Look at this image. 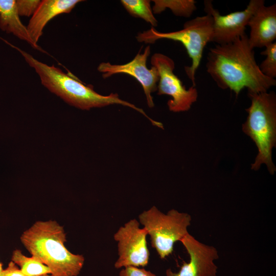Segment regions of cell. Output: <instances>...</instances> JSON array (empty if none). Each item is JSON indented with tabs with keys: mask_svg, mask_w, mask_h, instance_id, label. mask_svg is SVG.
<instances>
[{
	"mask_svg": "<svg viewBox=\"0 0 276 276\" xmlns=\"http://www.w3.org/2000/svg\"><path fill=\"white\" fill-rule=\"evenodd\" d=\"M2 264L0 262V276H2L3 271Z\"/></svg>",
	"mask_w": 276,
	"mask_h": 276,
	"instance_id": "22",
	"label": "cell"
},
{
	"mask_svg": "<svg viewBox=\"0 0 276 276\" xmlns=\"http://www.w3.org/2000/svg\"><path fill=\"white\" fill-rule=\"evenodd\" d=\"M12 261L20 267V270L27 276H43L51 274L49 268L34 257H28L19 249L12 254Z\"/></svg>",
	"mask_w": 276,
	"mask_h": 276,
	"instance_id": "16",
	"label": "cell"
},
{
	"mask_svg": "<svg viewBox=\"0 0 276 276\" xmlns=\"http://www.w3.org/2000/svg\"><path fill=\"white\" fill-rule=\"evenodd\" d=\"M0 29L27 42L34 49L47 53L33 41L27 27L21 22L17 12L16 0H0Z\"/></svg>",
	"mask_w": 276,
	"mask_h": 276,
	"instance_id": "14",
	"label": "cell"
},
{
	"mask_svg": "<svg viewBox=\"0 0 276 276\" xmlns=\"http://www.w3.org/2000/svg\"><path fill=\"white\" fill-rule=\"evenodd\" d=\"M250 106L242 130L256 144L258 152L251 169L258 170L262 164L273 174L276 168L272 160V150L276 143V97L274 92L248 93Z\"/></svg>",
	"mask_w": 276,
	"mask_h": 276,
	"instance_id": "4",
	"label": "cell"
},
{
	"mask_svg": "<svg viewBox=\"0 0 276 276\" xmlns=\"http://www.w3.org/2000/svg\"><path fill=\"white\" fill-rule=\"evenodd\" d=\"M152 8L153 14H159L167 8L179 16L190 17L196 10V2L194 0H154Z\"/></svg>",
	"mask_w": 276,
	"mask_h": 276,
	"instance_id": "15",
	"label": "cell"
},
{
	"mask_svg": "<svg viewBox=\"0 0 276 276\" xmlns=\"http://www.w3.org/2000/svg\"><path fill=\"white\" fill-rule=\"evenodd\" d=\"M121 3L130 15L143 19L153 28L157 26V21L151 7L150 1L122 0Z\"/></svg>",
	"mask_w": 276,
	"mask_h": 276,
	"instance_id": "17",
	"label": "cell"
},
{
	"mask_svg": "<svg viewBox=\"0 0 276 276\" xmlns=\"http://www.w3.org/2000/svg\"><path fill=\"white\" fill-rule=\"evenodd\" d=\"M2 276H27L12 261L9 263L7 268L3 271Z\"/></svg>",
	"mask_w": 276,
	"mask_h": 276,
	"instance_id": "21",
	"label": "cell"
},
{
	"mask_svg": "<svg viewBox=\"0 0 276 276\" xmlns=\"http://www.w3.org/2000/svg\"><path fill=\"white\" fill-rule=\"evenodd\" d=\"M2 39L20 53L26 62L38 74L42 85L68 104L82 110L119 104L136 110L150 121L152 120L143 109L122 100L117 94L111 93L108 96L100 95L94 90L92 86L82 83L72 74L64 73L54 65H49L41 62L28 52Z\"/></svg>",
	"mask_w": 276,
	"mask_h": 276,
	"instance_id": "2",
	"label": "cell"
},
{
	"mask_svg": "<svg viewBox=\"0 0 276 276\" xmlns=\"http://www.w3.org/2000/svg\"><path fill=\"white\" fill-rule=\"evenodd\" d=\"M139 219L150 236L151 246L162 259L171 254L174 243L189 233L192 220L187 213L172 209L164 214L155 206L143 212Z\"/></svg>",
	"mask_w": 276,
	"mask_h": 276,
	"instance_id": "6",
	"label": "cell"
},
{
	"mask_svg": "<svg viewBox=\"0 0 276 276\" xmlns=\"http://www.w3.org/2000/svg\"><path fill=\"white\" fill-rule=\"evenodd\" d=\"M213 20L208 14L197 16L186 22L183 29L174 32L163 33L151 27L149 30L139 33L136 38L140 42L154 43L160 39H167L181 42L186 48L191 59L190 66H185V71L192 81L193 86H196L195 74L200 65L203 50L212 35Z\"/></svg>",
	"mask_w": 276,
	"mask_h": 276,
	"instance_id": "5",
	"label": "cell"
},
{
	"mask_svg": "<svg viewBox=\"0 0 276 276\" xmlns=\"http://www.w3.org/2000/svg\"><path fill=\"white\" fill-rule=\"evenodd\" d=\"M43 276H54V275H53L52 274H51V275L46 274V275H43Z\"/></svg>",
	"mask_w": 276,
	"mask_h": 276,
	"instance_id": "23",
	"label": "cell"
},
{
	"mask_svg": "<svg viewBox=\"0 0 276 276\" xmlns=\"http://www.w3.org/2000/svg\"><path fill=\"white\" fill-rule=\"evenodd\" d=\"M248 36L251 47L261 48L274 42L276 39V4L259 7L250 18Z\"/></svg>",
	"mask_w": 276,
	"mask_h": 276,
	"instance_id": "12",
	"label": "cell"
},
{
	"mask_svg": "<svg viewBox=\"0 0 276 276\" xmlns=\"http://www.w3.org/2000/svg\"><path fill=\"white\" fill-rule=\"evenodd\" d=\"M119 276H156L150 271L136 267L128 266L122 269Z\"/></svg>",
	"mask_w": 276,
	"mask_h": 276,
	"instance_id": "20",
	"label": "cell"
},
{
	"mask_svg": "<svg viewBox=\"0 0 276 276\" xmlns=\"http://www.w3.org/2000/svg\"><path fill=\"white\" fill-rule=\"evenodd\" d=\"M180 242L189 255V262H183L178 272L167 269L166 276H216L217 266L214 260L219 255L215 247L199 242L189 233Z\"/></svg>",
	"mask_w": 276,
	"mask_h": 276,
	"instance_id": "11",
	"label": "cell"
},
{
	"mask_svg": "<svg viewBox=\"0 0 276 276\" xmlns=\"http://www.w3.org/2000/svg\"><path fill=\"white\" fill-rule=\"evenodd\" d=\"M150 54V47L145 48L143 53L140 52L130 62L123 64H112L102 62L97 70L102 73V77L107 78L117 74H126L134 78L142 85L149 107L154 106L151 94L157 90L159 76L157 69L152 66L149 69L147 60Z\"/></svg>",
	"mask_w": 276,
	"mask_h": 276,
	"instance_id": "10",
	"label": "cell"
},
{
	"mask_svg": "<svg viewBox=\"0 0 276 276\" xmlns=\"http://www.w3.org/2000/svg\"><path fill=\"white\" fill-rule=\"evenodd\" d=\"M21 241L32 256L47 266L54 276H77L84 262L81 255L65 246L66 234L56 221H38L25 231Z\"/></svg>",
	"mask_w": 276,
	"mask_h": 276,
	"instance_id": "3",
	"label": "cell"
},
{
	"mask_svg": "<svg viewBox=\"0 0 276 276\" xmlns=\"http://www.w3.org/2000/svg\"><path fill=\"white\" fill-rule=\"evenodd\" d=\"M151 63L158 73L157 94L167 95L172 97L167 102L169 109L175 112L189 110L197 99L196 88L192 86L186 89L180 79L174 74L175 63L168 56L155 53L151 57Z\"/></svg>",
	"mask_w": 276,
	"mask_h": 276,
	"instance_id": "7",
	"label": "cell"
},
{
	"mask_svg": "<svg viewBox=\"0 0 276 276\" xmlns=\"http://www.w3.org/2000/svg\"><path fill=\"white\" fill-rule=\"evenodd\" d=\"M80 0H43L32 16L27 25L28 32L36 44L43 34L47 23L55 16L63 13H68Z\"/></svg>",
	"mask_w": 276,
	"mask_h": 276,
	"instance_id": "13",
	"label": "cell"
},
{
	"mask_svg": "<svg viewBox=\"0 0 276 276\" xmlns=\"http://www.w3.org/2000/svg\"><path fill=\"white\" fill-rule=\"evenodd\" d=\"M261 54L266 56V58L260 65L261 72L265 76L274 79L276 77V42L269 44Z\"/></svg>",
	"mask_w": 276,
	"mask_h": 276,
	"instance_id": "18",
	"label": "cell"
},
{
	"mask_svg": "<svg viewBox=\"0 0 276 276\" xmlns=\"http://www.w3.org/2000/svg\"><path fill=\"white\" fill-rule=\"evenodd\" d=\"M41 1L16 0L18 13L20 16H32L39 6Z\"/></svg>",
	"mask_w": 276,
	"mask_h": 276,
	"instance_id": "19",
	"label": "cell"
},
{
	"mask_svg": "<svg viewBox=\"0 0 276 276\" xmlns=\"http://www.w3.org/2000/svg\"><path fill=\"white\" fill-rule=\"evenodd\" d=\"M147 235L146 230L140 227V223L135 219L128 221L119 228L113 236L118 242L119 258L114 264L116 268L144 267L148 264L150 254Z\"/></svg>",
	"mask_w": 276,
	"mask_h": 276,
	"instance_id": "8",
	"label": "cell"
},
{
	"mask_svg": "<svg viewBox=\"0 0 276 276\" xmlns=\"http://www.w3.org/2000/svg\"><path fill=\"white\" fill-rule=\"evenodd\" d=\"M263 4V0H251L244 10L222 15L214 8L212 1H204V11L211 16L213 20L211 42L219 45L225 44L245 34L250 18Z\"/></svg>",
	"mask_w": 276,
	"mask_h": 276,
	"instance_id": "9",
	"label": "cell"
},
{
	"mask_svg": "<svg viewBox=\"0 0 276 276\" xmlns=\"http://www.w3.org/2000/svg\"><path fill=\"white\" fill-rule=\"evenodd\" d=\"M206 67L219 88L229 89L237 97L244 88L248 93L257 94L267 91L276 85L275 79L260 71L246 34L232 42L211 48Z\"/></svg>",
	"mask_w": 276,
	"mask_h": 276,
	"instance_id": "1",
	"label": "cell"
}]
</instances>
